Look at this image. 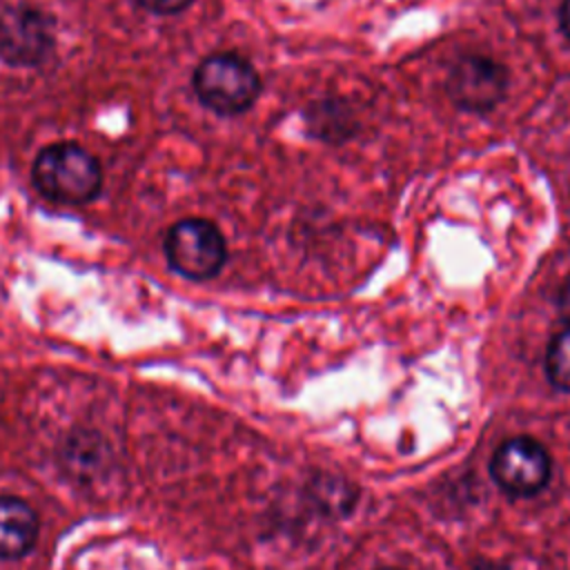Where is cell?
I'll return each mask as SVG.
<instances>
[{
	"label": "cell",
	"mask_w": 570,
	"mask_h": 570,
	"mask_svg": "<svg viewBox=\"0 0 570 570\" xmlns=\"http://www.w3.org/2000/svg\"><path fill=\"white\" fill-rule=\"evenodd\" d=\"M472 570H510V568H505L501 563H494V561H476L472 566Z\"/></svg>",
	"instance_id": "5bb4252c"
},
{
	"label": "cell",
	"mask_w": 570,
	"mask_h": 570,
	"mask_svg": "<svg viewBox=\"0 0 570 570\" xmlns=\"http://www.w3.org/2000/svg\"><path fill=\"white\" fill-rule=\"evenodd\" d=\"M559 27H561V33L570 40V0H561V7H559Z\"/></svg>",
	"instance_id": "4fadbf2b"
},
{
	"label": "cell",
	"mask_w": 570,
	"mask_h": 570,
	"mask_svg": "<svg viewBox=\"0 0 570 570\" xmlns=\"http://www.w3.org/2000/svg\"><path fill=\"white\" fill-rule=\"evenodd\" d=\"M38 539V514L18 497L0 494V559L13 561L31 552Z\"/></svg>",
	"instance_id": "52a82bcc"
},
{
	"label": "cell",
	"mask_w": 570,
	"mask_h": 570,
	"mask_svg": "<svg viewBox=\"0 0 570 570\" xmlns=\"http://www.w3.org/2000/svg\"><path fill=\"white\" fill-rule=\"evenodd\" d=\"M309 497L316 503V508L327 517H347L358 501L356 488L350 481L334 474L316 476L309 483Z\"/></svg>",
	"instance_id": "ba28073f"
},
{
	"label": "cell",
	"mask_w": 570,
	"mask_h": 570,
	"mask_svg": "<svg viewBox=\"0 0 570 570\" xmlns=\"http://www.w3.org/2000/svg\"><path fill=\"white\" fill-rule=\"evenodd\" d=\"M508 91V69L490 56L465 53L456 58L445 78V94L468 114L492 111Z\"/></svg>",
	"instance_id": "5b68a950"
},
{
	"label": "cell",
	"mask_w": 570,
	"mask_h": 570,
	"mask_svg": "<svg viewBox=\"0 0 570 570\" xmlns=\"http://www.w3.org/2000/svg\"><path fill=\"white\" fill-rule=\"evenodd\" d=\"M546 376L554 390L570 394V327L550 338L546 350Z\"/></svg>",
	"instance_id": "30bf717a"
},
{
	"label": "cell",
	"mask_w": 570,
	"mask_h": 570,
	"mask_svg": "<svg viewBox=\"0 0 570 570\" xmlns=\"http://www.w3.org/2000/svg\"><path fill=\"white\" fill-rule=\"evenodd\" d=\"M492 481L510 497H532L541 492L552 474L550 452L532 436L519 434L503 441L490 459Z\"/></svg>",
	"instance_id": "277c9868"
},
{
	"label": "cell",
	"mask_w": 570,
	"mask_h": 570,
	"mask_svg": "<svg viewBox=\"0 0 570 570\" xmlns=\"http://www.w3.org/2000/svg\"><path fill=\"white\" fill-rule=\"evenodd\" d=\"M196 98L218 116H238L261 96V76L254 65L229 51L212 53L198 62L191 76Z\"/></svg>",
	"instance_id": "7a4b0ae2"
},
{
	"label": "cell",
	"mask_w": 570,
	"mask_h": 570,
	"mask_svg": "<svg viewBox=\"0 0 570 570\" xmlns=\"http://www.w3.org/2000/svg\"><path fill=\"white\" fill-rule=\"evenodd\" d=\"M163 249L169 267L189 281L214 278L227 261L225 236L207 218H183L174 223Z\"/></svg>",
	"instance_id": "3957f363"
},
{
	"label": "cell",
	"mask_w": 570,
	"mask_h": 570,
	"mask_svg": "<svg viewBox=\"0 0 570 570\" xmlns=\"http://www.w3.org/2000/svg\"><path fill=\"white\" fill-rule=\"evenodd\" d=\"M53 18L42 9L18 4L0 11V60L13 67H38L53 53Z\"/></svg>",
	"instance_id": "8992f818"
},
{
	"label": "cell",
	"mask_w": 570,
	"mask_h": 570,
	"mask_svg": "<svg viewBox=\"0 0 570 570\" xmlns=\"http://www.w3.org/2000/svg\"><path fill=\"white\" fill-rule=\"evenodd\" d=\"M557 309L561 314V318L568 323L570 327V276L563 281V285L559 287V294H557Z\"/></svg>",
	"instance_id": "7c38bea8"
},
{
	"label": "cell",
	"mask_w": 570,
	"mask_h": 570,
	"mask_svg": "<svg viewBox=\"0 0 570 570\" xmlns=\"http://www.w3.org/2000/svg\"><path fill=\"white\" fill-rule=\"evenodd\" d=\"M142 9L158 13V16H174L187 9L194 0H136Z\"/></svg>",
	"instance_id": "8fae6325"
},
{
	"label": "cell",
	"mask_w": 570,
	"mask_h": 570,
	"mask_svg": "<svg viewBox=\"0 0 570 570\" xmlns=\"http://www.w3.org/2000/svg\"><path fill=\"white\" fill-rule=\"evenodd\" d=\"M379 570H401V568H379Z\"/></svg>",
	"instance_id": "9a60e30c"
},
{
	"label": "cell",
	"mask_w": 570,
	"mask_h": 570,
	"mask_svg": "<svg viewBox=\"0 0 570 570\" xmlns=\"http://www.w3.org/2000/svg\"><path fill=\"white\" fill-rule=\"evenodd\" d=\"M31 180L51 203L85 205L102 189V167L82 145L60 140L38 151L31 165Z\"/></svg>",
	"instance_id": "6da1fadb"
},
{
	"label": "cell",
	"mask_w": 570,
	"mask_h": 570,
	"mask_svg": "<svg viewBox=\"0 0 570 570\" xmlns=\"http://www.w3.org/2000/svg\"><path fill=\"white\" fill-rule=\"evenodd\" d=\"M305 120L309 122V129L314 136L330 142L345 140L347 136H352V129H354L350 109L338 100H325L314 105L307 111Z\"/></svg>",
	"instance_id": "9c48e42d"
}]
</instances>
